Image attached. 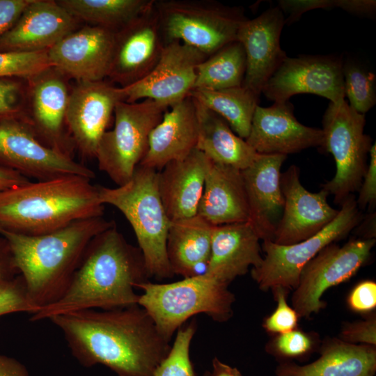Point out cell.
I'll use <instances>...</instances> for the list:
<instances>
[{
	"label": "cell",
	"instance_id": "obj_1",
	"mask_svg": "<svg viewBox=\"0 0 376 376\" xmlns=\"http://www.w3.org/2000/svg\"><path fill=\"white\" fill-rule=\"evenodd\" d=\"M84 366L102 364L118 376H152L171 346L140 306L70 312L49 319Z\"/></svg>",
	"mask_w": 376,
	"mask_h": 376
},
{
	"label": "cell",
	"instance_id": "obj_2",
	"mask_svg": "<svg viewBox=\"0 0 376 376\" xmlns=\"http://www.w3.org/2000/svg\"><path fill=\"white\" fill-rule=\"evenodd\" d=\"M150 278L139 247L129 244L116 224L95 235L63 294L31 315L36 322L67 313L137 305L139 284Z\"/></svg>",
	"mask_w": 376,
	"mask_h": 376
},
{
	"label": "cell",
	"instance_id": "obj_3",
	"mask_svg": "<svg viewBox=\"0 0 376 376\" xmlns=\"http://www.w3.org/2000/svg\"><path fill=\"white\" fill-rule=\"evenodd\" d=\"M115 225L103 217L81 219L56 231L29 236L0 229L15 268L39 309L65 292L91 240Z\"/></svg>",
	"mask_w": 376,
	"mask_h": 376
},
{
	"label": "cell",
	"instance_id": "obj_4",
	"mask_svg": "<svg viewBox=\"0 0 376 376\" xmlns=\"http://www.w3.org/2000/svg\"><path fill=\"white\" fill-rule=\"evenodd\" d=\"M81 176L29 182L0 193V229L37 236L103 217L98 186Z\"/></svg>",
	"mask_w": 376,
	"mask_h": 376
},
{
	"label": "cell",
	"instance_id": "obj_5",
	"mask_svg": "<svg viewBox=\"0 0 376 376\" xmlns=\"http://www.w3.org/2000/svg\"><path fill=\"white\" fill-rule=\"evenodd\" d=\"M158 171L138 165L131 178L115 188L98 186L100 201L118 209L132 226L150 277L174 276L167 258L171 224L157 185Z\"/></svg>",
	"mask_w": 376,
	"mask_h": 376
},
{
	"label": "cell",
	"instance_id": "obj_6",
	"mask_svg": "<svg viewBox=\"0 0 376 376\" xmlns=\"http://www.w3.org/2000/svg\"><path fill=\"white\" fill-rule=\"evenodd\" d=\"M136 288L142 290L138 305L169 342L174 333L197 314H205L219 322L228 320L233 315L235 296L228 285L205 273L168 283L148 281Z\"/></svg>",
	"mask_w": 376,
	"mask_h": 376
},
{
	"label": "cell",
	"instance_id": "obj_7",
	"mask_svg": "<svg viewBox=\"0 0 376 376\" xmlns=\"http://www.w3.org/2000/svg\"><path fill=\"white\" fill-rule=\"evenodd\" d=\"M164 44L179 41L209 56L237 41L246 19L237 7L212 0H155Z\"/></svg>",
	"mask_w": 376,
	"mask_h": 376
},
{
	"label": "cell",
	"instance_id": "obj_8",
	"mask_svg": "<svg viewBox=\"0 0 376 376\" xmlns=\"http://www.w3.org/2000/svg\"><path fill=\"white\" fill-rule=\"evenodd\" d=\"M365 114L358 113L343 100L330 102L322 118V151L331 153L336 170L334 178L322 185V189L341 205L359 191L366 172L371 138L364 134Z\"/></svg>",
	"mask_w": 376,
	"mask_h": 376
},
{
	"label": "cell",
	"instance_id": "obj_9",
	"mask_svg": "<svg viewBox=\"0 0 376 376\" xmlns=\"http://www.w3.org/2000/svg\"><path fill=\"white\" fill-rule=\"evenodd\" d=\"M169 107L146 99L120 101L114 109V126L102 135L96 151L98 168L118 186L126 183L144 157L149 136Z\"/></svg>",
	"mask_w": 376,
	"mask_h": 376
},
{
	"label": "cell",
	"instance_id": "obj_10",
	"mask_svg": "<svg viewBox=\"0 0 376 376\" xmlns=\"http://www.w3.org/2000/svg\"><path fill=\"white\" fill-rule=\"evenodd\" d=\"M338 215L313 236L299 242L281 245L267 240L261 249L265 255L251 274L262 290L282 287L295 290L303 267L326 246L345 237L363 219L354 194L340 205Z\"/></svg>",
	"mask_w": 376,
	"mask_h": 376
},
{
	"label": "cell",
	"instance_id": "obj_11",
	"mask_svg": "<svg viewBox=\"0 0 376 376\" xmlns=\"http://www.w3.org/2000/svg\"><path fill=\"white\" fill-rule=\"evenodd\" d=\"M375 239H350L323 248L302 269L292 296V306L299 318H308L324 308V293L352 277L367 262Z\"/></svg>",
	"mask_w": 376,
	"mask_h": 376
},
{
	"label": "cell",
	"instance_id": "obj_12",
	"mask_svg": "<svg viewBox=\"0 0 376 376\" xmlns=\"http://www.w3.org/2000/svg\"><path fill=\"white\" fill-rule=\"evenodd\" d=\"M23 120L47 147L73 158L75 149L66 126L70 79L49 66L26 79Z\"/></svg>",
	"mask_w": 376,
	"mask_h": 376
},
{
	"label": "cell",
	"instance_id": "obj_13",
	"mask_svg": "<svg viewBox=\"0 0 376 376\" xmlns=\"http://www.w3.org/2000/svg\"><path fill=\"white\" fill-rule=\"evenodd\" d=\"M0 166L37 181L66 176L92 180L95 174L74 158L43 145L22 118L0 120Z\"/></svg>",
	"mask_w": 376,
	"mask_h": 376
},
{
	"label": "cell",
	"instance_id": "obj_14",
	"mask_svg": "<svg viewBox=\"0 0 376 376\" xmlns=\"http://www.w3.org/2000/svg\"><path fill=\"white\" fill-rule=\"evenodd\" d=\"M125 101L122 88L109 80L75 81L72 85L66 126L75 149L86 158H95L118 102Z\"/></svg>",
	"mask_w": 376,
	"mask_h": 376
},
{
	"label": "cell",
	"instance_id": "obj_15",
	"mask_svg": "<svg viewBox=\"0 0 376 376\" xmlns=\"http://www.w3.org/2000/svg\"><path fill=\"white\" fill-rule=\"evenodd\" d=\"M164 46L154 1L144 13L114 32L109 81L123 88L143 79L157 63Z\"/></svg>",
	"mask_w": 376,
	"mask_h": 376
},
{
	"label": "cell",
	"instance_id": "obj_16",
	"mask_svg": "<svg viewBox=\"0 0 376 376\" xmlns=\"http://www.w3.org/2000/svg\"><path fill=\"white\" fill-rule=\"evenodd\" d=\"M262 93L275 102L297 94L311 93L338 102L345 100L343 62L324 56L286 57L264 86Z\"/></svg>",
	"mask_w": 376,
	"mask_h": 376
},
{
	"label": "cell",
	"instance_id": "obj_17",
	"mask_svg": "<svg viewBox=\"0 0 376 376\" xmlns=\"http://www.w3.org/2000/svg\"><path fill=\"white\" fill-rule=\"evenodd\" d=\"M198 49L179 41L166 44L150 72L122 88L125 101L150 99L169 107L189 96L195 86L198 65L206 58Z\"/></svg>",
	"mask_w": 376,
	"mask_h": 376
},
{
	"label": "cell",
	"instance_id": "obj_18",
	"mask_svg": "<svg viewBox=\"0 0 376 376\" xmlns=\"http://www.w3.org/2000/svg\"><path fill=\"white\" fill-rule=\"evenodd\" d=\"M299 175L300 170L296 165L281 174L284 204L272 240L278 244H292L313 236L329 224L339 212L328 203L329 194L325 190L308 191L301 185Z\"/></svg>",
	"mask_w": 376,
	"mask_h": 376
},
{
	"label": "cell",
	"instance_id": "obj_19",
	"mask_svg": "<svg viewBox=\"0 0 376 376\" xmlns=\"http://www.w3.org/2000/svg\"><path fill=\"white\" fill-rule=\"evenodd\" d=\"M114 32L84 24L67 35L47 51L52 66L70 80L93 81L108 77Z\"/></svg>",
	"mask_w": 376,
	"mask_h": 376
},
{
	"label": "cell",
	"instance_id": "obj_20",
	"mask_svg": "<svg viewBox=\"0 0 376 376\" xmlns=\"http://www.w3.org/2000/svg\"><path fill=\"white\" fill-rule=\"evenodd\" d=\"M284 16L279 7L246 19L237 37L244 50L246 70L242 86L260 97L267 81L287 57L280 45Z\"/></svg>",
	"mask_w": 376,
	"mask_h": 376
},
{
	"label": "cell",
	"instance_id": "obj_21",
	"mask_svg": "<svg viewBox=\"0 0 376 376\" xmlns=\"http://www.w3.org/2000/svg\"><path fill=\"white\" fill-rule=\"evenodd\" d=\"M288 101L275 102L269 107L255 109L246 142L258 154L297 153L311 147H320L322 129L300 123Z\"/></svg>",
	"mask_w": 376,
	"mask_h": 376
},
{
	"label": "cell",
	"instance_id": "obj_22",
	"mask_svg": "<svg viewBox=\"0 0 376 376\" xmlns=\"http://www.w3.org/2000/svg\"><path fill=\"white\" fill-rule=\"evenodd\" d=\"M84 24L55 0H31L13 27L0 38V52L48 51Z\"/></svg>",
	"mask_w": 376,
	"mask_h": 376
},
{
	"label": "cell",
	"instance_id": "obj_23",
	"mask_svg": "<svg viewBox=\"0 0 376 376\" xmlns=\"http://www.w3.org/2000/svg\"><path fill=\"white\" fill-rule=\"evenodd\" d=\"M287 156L261 155L242 171L250 210V223L261 240H273L281 219L284 198L281 169Z\"/></svg>",
	"mask_w": 376,
	"mask_h": 376
},
{
	"label": "cell",
	"instance_id": "obj_24",
	"mask_svg": "<svg viewBox=\"0 0 376 376\" xmlns=\"http://www.w3.org/2000/svg\"><path fill=\"white\" fill-rule=\"evenodd\" d=\"M198 123L189 95L171 105L151 131L147 152L139 165L162 170L168 163L185 158L196 148Z\"/></svg>",
	"mask_w": 376,
	"mask_h": 376
},
{
	"label": "cell",
	"instance_id": "obj_25",
	"mask_svg": "<svg viewBox=\"0 0 376 376\" xmlns=\"http://www.w3.org/2000/svg\"><path fill=\"white\" fill-rule=\"evenodd\" d=\"M260 238L249 222L214 226L211 250L204 273L228 285L261 263Z\"/></svg>",
	"mask_w": 376,
	"mask_h": 376
},
{
	"label": "cell",
	"instance_id": "obj_26",
	"mask_svg": "<svg viewBox=\"0 0 376 376\" xmlns=\"http://www.w3.org/2000/svg\"><path fill=\"white\" fill-rule=\"evenodd\" d=\"M197 214L214 226L250 223L242 171L208 159Z\"/></svg>",
	"mask_w": 376,
	"mask_h": 376
},
{
	"label": "cell",
	"instance_id": "obj_27",
	"mask_svg": "<svg viewBox=\"0 0 376 376\" xmlns=\"http://www.w3.org/2000/svg\"><path fill=\"white\" fill-rule=\"evenodd\" d=\"M208 158L195 148L185 158L168 163L157 173L159 194L171 221L197 214Z\"/></svg>",
	"mask_w": 376,
	"mask_h": 376
},
{
	"label": "cell",
	"instance_id": "obj_28",
	"mask_svg": "<svg viewBox=\"0 0 376 376\" xmlns=\"http://www.w3.org/2000/svg\"><path fill=\"white\" fill-rule=\"evenodd\" d=\"M376 346L352 344L339 338L324 340L320 357L311 363L299 366L281 363L276 376H375Z\"/></svg>",
	"mask_w": 376,
	"mask_h": 376
},
{
	"label": "cell",
	"instance_id": "obj_29",
	"mask_svg": "<svg viewBox=\"0 0 376 376\" xmlns=\"http://www.w3.org/2000/svg\"><path fill=\"white\" fill-rule=\"evenodd\" d=\"M194 100L198 123L196 148L214 162L241 171L250 166L260 154L237 136L223 118Z\"/></svg>",
	"mask_w": 376,
	"mask_h": 376
},
{
	"label": "cell",
	"instance_id": "obj_30",
	"mask_svg": "<svg viewBox=\"0 0 376 376\" xmlns=\"http://www.w3.org/2000/svg\"><path fill=\"white\" fill-rule=\"evenodd\" d=\"M214 226L199 215L171 221L166 254L173 274L195 276L198 266L209 260Z\"/></svg>",
	"mask_w": 376,
	"mask_h": 376
},
{
	"label": "cell",
	"instance_id": "obj_31",
	"mask_svg": "<svg viewBox=\"0 0 376 376\" xmlns=\"http://www.w3.org/2000/svg\"><path fill=\"white\" fill-rule=\"evenodd\" d=\"M84 24L116 32L148 10L155 0H56Z\"/></svg>",
	"mask_w": 376,
	"mask_h": 376
},
{
	"label": "cell",
	"instance_id": "obj_32",
	"mask_svg": "<svg viewBox=\"0 0 376 376\" xmlns=\"http://www.w3.org/2000/svg\"><path fill=\"white\" fill-rule=\"evenodd\" d=\"M189 95L223 118L240 138H247L258 105V96L243 86L221 90L194 88Z\"/></svg>",
	"mask_w": 376,
	"mask_h": 376
},
{
	"label": "cell",
	"instance_id": "obj_33",
	"mask_svg": "<svg viewBox=\"0 0 376 376\" xmlns=\"http://www.w3.org/2000/svg\"><path fill=\"white\" fill-rule=\"evenodd\" d=\"M245 70L244 48L239 41L232 42L198 65L194 88L221 90L242 86Z\"/></svg>",
	"mask_w": 376,
	"mask_h": 376
},
{
	"label": "cell",
	"instance_id": "obj_34",
	"mask_svg": "<svg viewBox=\"0 0 376 376\" xmlns=\"http://www.w3.org/2000/svg\"><path fill=\"white\" fill-rule=\"evenodd\" d=\"M345 97L349 105L358 113L365 114L376 102L375 75L356 63H343Z\"/></svg>",
	"mask_w": 376,
	"mask_h": 376
},
{
	"label": "cell",
	"instance_id": "obj_35",
	"mask_svg": "<svg viewBox=\"0 0 376 376\" xmlns=\"http://www.w3.org/2000/svg\"><path fill=\"white\" fill-rule=\"evenodd\" d=\"M196 331V323L194 320L178 329L168 354L157 367L152 376H195L190 359V346Z\"/></svg>",
	"mask_w": 376,
	"mask_h": 376
},
{
	"label": "cell",
	"instance_id": "obj_36",
	"mask_svg": "<svg viewBox=\"0 0 376 376\" xmlns=\"http://www.w3.org/2000/svg\"><path fill=\"white\" fill-rule=\"evenodd\" d=\"M316 334L304 331L298 328L274 335L266 345V351L281 359H295L311 354L318 346Z\"/></svg>",
	"mask_w": 376,
	"mask_h": 376
},
{
	"label": "cell",
	"instance_id": "obj_37",
	"mask_svg": "<svg viewBox=\"0 0 376 376\" xmlns=\"http://www.w3.org/2000/svg\"><path fill=\"white\" fill-rule=\"evenodd\" d=\"M52 66L47 51L36 52H0V78L26 79Z\"/></svg>",
	"mask_w": 376,
	"mask_h": 376
},
{
	"label": "cell",
	"instance_id": "obj_38",
	"mask_svg": "<svg viewBox=\"0 0 376 376\" xmlns=\"http://www.w3.org/2000/svg\"><path fill=\"white\" fill-rule=\"evenodd\" d=\"M272 290L276 301V307L264 319L263 329L273 336L297 329L299 316L288 303L289 290L280 286L274 288Z\"/></svg>",
	"mask_w": 376,
	"mask_h": 376
},
{
	"label": "cell",
	"instance_id": "obj_39",
	"mask_svg": "<svg viewBox=\"0 0 376 376\" xmlns=\"http://www.w3.org/2000/svg\"><path fill=\"white\" fill-rule=\"evenodd\" d=\"M38 310L29 299L20 275L0 283V316L18 312L32 315Z\"/></svg>",
	"mask_w": 376,
	"mask_h": 376
},
{
	"label": "cell",
	"instance_id": "obj_40",
	"mask_svg": "<svg viewBox=\"0 0 376 376\" xmlns=\"http://www.w3.org/2000/svg\"><path fill=\"white\" fill-rule=\"evenodd\" d=\"M26 79L0 78V120L23 118L26 97Z\"/></svg>",
	"mask_w": 376,
	"mask_h": 376
},
{
	"label": "cell",
	"instance_id": "obj_41",
	"mask_svg": "<svg viewBox=\"0 0 376 376\" xmlns=\"http://www.w3.org/2000/svg\"><path fill=\"white\" fill-rule=\"evenodd\" d=\"M339 339L352 343L376 346V315L373 312L364 320L345 322Z\"/></svg>",
	"mask_w": 376,
	"mask_h": 376
},
{
	"label": "cell",
	"instance_id": "obj_42",
	"mask_svg": "<svg viewBox=\"0 0 376 376\" xmlns=\"http://www.w3.org/2000/svg\"><path fill=\"white\" fill-rule=\"evenodd\" d=\"M350 309L355 313L368 315L376 307V283L365 280L358 283L347 298Z\"/></svg>",
	"mask_w": 376,
	"mask_h": 376
},
{
	"label": "cell",
	"instance_id": "obj_43",
	"mask_svg": "<svg viewBox=\"0 0 376 376\" xmlns=\"http://www.w3.org/2000/svg\"><path fill=\"white\" fill-rule=\"evenodd\" d=\"M370 161L359 189L356 199L359 210L368 207L370 213L375 212L376 205V144L373 143L370 150Z\"/></svg>",
	"mask_w": 376,
	"mask_h": 376
},
{
	"label": "cell",
	"instance_id": "obj_44",
	"mask_svg": "<svg viewBox=\"0 0 376 376\" xmlns=\"http://www.w3.org/2000/svg\"><path fill=\"white\" fill-rule=\"evenodd\" d=\"M343 0H281L279 1V8L288 14L285 24L297 20L304 13L316 8H341Z\"/></svg>",
	"mask_w": 376,
	"mask_h": 376
},
{
	"label": "cell",
	"instance_id": "obj_45",
	"mask_svg": "<svg viewBox=\"0 0 376 376\" xmlns=\"http://www.w3.org/2000/svg\"><path fill=\"white\" fill-rule=\"evenodd\" d=\"M31 0H0V38L19 19Z\"/></svg>",
	"mask_w": 376,
	"mask_h": 376
},
{
	"label": "cell",
	"instance_id": "obj_46",
	"mask_svg": "<svg viewBox=\"0 0 376 376\" xmlns=\"http://www.w3.org/2000/svg\"><path fill=\"white\" fill-rule=\"evenodd\" d=\"M17 272L8 244L0 235V283L14 278Z\"/></svg>",
	"mask_w": 376,
	"mask_h": 376
},
{
	"label": "cell",
	"instance_id": "obj_47",
	"mask_svg": "<svg viewBox=\"0 0 376 376\" xmlns=\"http://www.w3.org/2000/svg\"><path fill=\"white\" fill-rule=\"evenodd\" d=\"M29 178L12 169L0 166V193L29 182Z\"/></svg>",
	"mask_w": 376,
	"mask_h": 376
},
{
	"label": "cell",
	"instance_id": "obj_48",
	"mask_svg": "<svg viewBox=\"0 0 376 376\" xmlns=\"http://www.w3.org/2000/svg\"><path fill=\"white\" fill-rule=\"evenodd\" d=\"M0 376H29V373L15 359L0 354Z\"/></svg>",
	"mask_w": 376,
	"mask_h": 376
},
{
	"label": "cell",
	"instance_id": "obj_49",
	"mask_svg": "<svg viewBox=\"0 0 376 376\" xmlns=\"http://www.w3.org/2000/svg\"><path fill=\"white\" fill-rule=\"evenodd\" d=\"M211 376H243L240 371L214 357L212 360Z\"/></svg>",
	"mask_w": 376,
	"mask_h": 376
},
{
	"label": "cell",
	"instance_id": "obj_50",
	"mask_svg": "<svg viewBox=\"0 0 376 376\" xmlns=\"http://www.w3.org/2000/svg\"><path fill=\"white\" fill-rule=\"evenodd\" d=\"M203 376H211V374H210V372L206 371L205 373H204V374L203 375Z\"/></svg>",
	"mask_w": 376,
	"mask_h": 376
}]
</instances>
